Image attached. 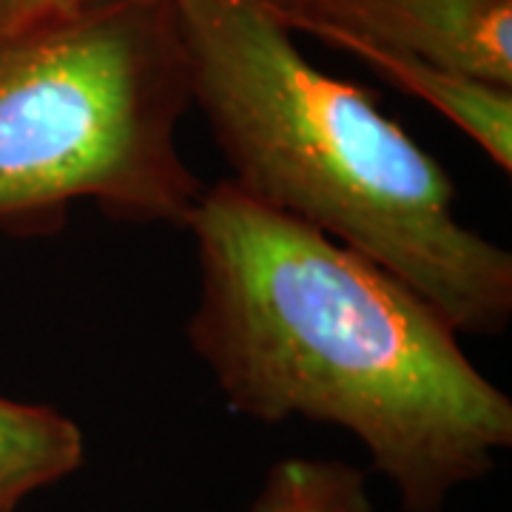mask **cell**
<instances>
[{"instance_id": "6da1fadb", "label": "cell", "mask_w": 512, "mask_h": 512, "mask_svg": "<svg viewBox=\"0 0 512 512\" xmlns=\"http://www.w3.org/2000/svg\"><path fill=\"white\" fill-rule=\"evenodd\" d=\"M185 231V333L231 413L345 430L404 512H441L510 450L512 399L399 276L228 180L202 188Z\"/></svg>"}, {"instance_id": "7a4b0ae2", "label": "cell", "mask_w": 512, "mask_h": 512, "mask_svg": "<svg viewBox=\"0 0 512 512\" xmlns=\"http://www.w3.org/2000/svg\"><path fill=\"white\" fill-rule=\"evenodd\" d=\"M191 109L228 183L373 259L464 336L512 322V254L458 217L447 168L376 97L322 72L262 0H174Z\"/></svg>"}, {"instance_id": "3957f363", "label": "cell", "mask_w": 512, "mask_h": 512, "mask_svg": "<svg viewBox=\"0 0 512 512\" xmlns=\"http://www.w3.org/2000/svg\"><path fill=\"white\" fill-rule=\"evenodd\" d=\"M188 60L174 0L0 20V231L46 237L77 202L126 225L185 228Z\"/></svg>"}, {"instance_id": "277c9868", "label": "cell", "mask_w": 512, "mask_h": 512, "mask_svg": "<svg viewBox=\"0 0 512 512\" xmlns=\"http://www.w3.org/2000/svg\"><path fill=\"white\" fill-rule=\"evenodd\" d=\"M293 35L367 43L512 89V0H262Z\"/></svg>"}, {"instance_id": "5b68a950", "label": "cell", "mask_w": 512, "mask_h": 512, "mask_svg": "<svg viewBox=\"0 0 512 512\" xmlns=\"http://www.w3.org/2000/svg\"><path fill=\"white\" fill-rule=\"evenodd\" d=\"M367 69L384 77L390 86L416 97L447 117L476 143L498 171L512 174V89L481 80L467 72H456L421 57L390 52L367 43L342 46Z\"/></svg>"}, {"instance_id": "8992f818", "label": "cell", "mask_w": 512, "mask_h": 512, "mask_svg": "<svg viewBox=\"0 0 512 512\" xmlns=\"http://www.w3.org/2000/svg\"><path fill=\"white\" fill-rule=\"evenodd\" d=\"M83 464L86 436L72 416L52 404L0 396V512H18Z\"/></svg>"}, {"instance_id": "52a82bcc", "label": "cell", "mask_w": 512, "mask_h": 512, "mask_svg": "<svg viewBox=\"0 0 512 512\" xmlns=\"http://www.w3.org/2000/svg\"><path fill=\"white\" fill-rule=\"evenodd\" d=\"M251 512H373L367 476L348 461L279 458L256 493Z\"/></svg>"}, {"instance_id": "ba28073f", "label": "cell", "mask_w": 512, "mask_h": 512, "mask_svg": "<svg viewBox=\"0 0 512 512\" xmlns=\"http://www.w3.org/2000/svg\"><path fill=\"white\" fill-rule=\"evenodd\" d=\"M106 3H128V0H0V20L35 18V15H63L80 12Z\"/></svg>"}]
</instances>
